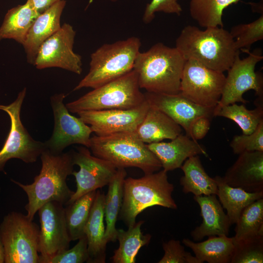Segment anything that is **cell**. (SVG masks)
I'll return each instance as SVG.
<instances>
[{
    "label": "cell",
    "mask_w": 263,
    "mask_h": 263,
    "mask_svg": "<svg viewBox=\"0 0 263 263\" xmlns=\"http://www.w3.org/2000/svg\"><path fill=\"white\" fill-rule=\"evenodd\" d=\"M40 157L41 168L32 184L25 185L11 180L27 194L28 203L25 208L31 220L46 203L56 201L66 205L75 192L66 183L67 177L74 171L72 152L56 154L46 149Z\"/></svg>",
    "instance_id": "1"
},
{
    "label": "cell",
    "mask_w": 263,
    "mask_h": 263,
    "mask_svg": "<svg viewBox=\"0 0 263 263\" xmlns=\"http://www.w3.org/2000/svg\"><path fill=\"white\" fill-rule=\"evenodd\" d=\"M175 47L186 60L194 59L222 73L229 69L240 51L230 32L220 26L201 30L187 25L176 39Z\"/></svg>",
    "instance_id": "2"
},
{
    "label": "cell",
    "mask_w": 263,
    "mask_h": 263,
    "mask_svg": "<svg viewBox=\"0 0 263 263\" xmlns=\"http://www.w3.org/2000/svg\"><path fill=\"white\" fill-rule=\"evenodd\" d=\"M186 59L176 47L159 42L139 52L133 70L140 89L147 92L175 94L180 93Z\"/></svg>",
    "instance_id": "3"
},
{
    "label": "cell",
    "mask_w": 263,
    "mask_h": 263,
    "mask_svg": "<svg viewBox=\"0 0 263 263\" xmlns=\"http://www.w3.org/2000/svg\"><path fill=\"white\" fill-rule=\"evenodd\" d=\"M167 172L163 169L145 174L141 178L125 179L118 218L128 227L133 226L137 215L148 207L158 206L174 209L177 208L172 197L174 186L169 181Z\"/></svg>",
    "instance_id": "4"
},
{
    "label": "cell",
    "mask_w": 263,
    "mask_h": 263,
    "mask_svg": "<svg viewBox=\"0 0 263 263\" xmlns=\"http://www.w3.org/2000/svg\"><path fill=\"white\" fill-rule=\"evenodd\" d=\"M93 155L112 163L117 169L135 167L145 174L159 171L162 165L147 145L133 132H121L90 138Z\"/></svg>",
    "instance_id": "5"
},
{
    "label": "cell",
    "mask_w": 263,
    "mask_h": 263,
    "mask_svg": "<svg viewBox=\"0 0 263 263\" xmlns=\"http://www.w3.org/2000/svg\"><path fill=\"white\" fill-rule=\"evenodd\" d=\"M141 45L135 37L102 45L91 54L89 71L74 91L95 89L132 71Z\"/></svg>",
    "instance_id": "6"
},
{
    "label": "cell",
    "mask_w": 263,
    "mask_h": 263,
    "mask_svg": "<svg viewBox=\"0 0 263 263\" xmlns=\"http://www.w3.org/2000/svg\"><path fill=\"white\" fill-rule=\"evenodd\" d=\"M145 101L137 74L133 69L121 77L93 89L66 106L69 112L77 113L89 111L133 109Z\"/></svg>",
    "instance_id": "7"
},
{
    "label": "cell",
    "mask_w": 263,
    "mask_h": 263,
    "mask_svg": "<svg viewBox=\"0 0 263 263\" xmlns=\"http://www.w3.org/2000/svg\"><path fill=\"white\" fill-rule=\"evenodd\" d=\"M39 227L27 215L12 211L0 224L5 263H39Z\"/></svg>",
    "instance_id": "8"
},
{
    "label": "cell",
    "mask_w": 263,
    "mask_h": 263,
    "mask_svg": "<svg viewBox=\"0 0 263 263\" xmlns=\"http://www.w3.org/2000/svg\"><path fill=\"white\" fill-rule=\"evenodd\" d=\"M26 94L24 88L12 103L0 105V110L8 114L11 121L10 130L0 150V171H3L5 164L11 159H19L28 164L34 163L47 149L45 143L34 139L21 122L20 112Z\"/></svg>",
    "instance_id": "9"
},
{
    "label": "cell",
    "mask_w": 263,
    "mask_h": 263,
    "mask_svg": "<svg viewBox=\"0 0 263 263\" xmlns=\"http://www.w3.org/2000/svg\"><path fill=\"white\" fill-rule=\"evenodd\" d=\"M248 56L240 57V51L227 71V75L221 99L215 108L247 101L243 98L244 94L249 90H254L258 97L263 96V77L261 73L255 71L256 65L263 59L262 49L257 48L252 52L243 50Z\"/></svg>",
    "instance_id": "10"
},
{
    "label": "cell",
    "mask_w": 263,
    "mask_h": 263,
    "mask_svg": "<svg viewBox=\"0 0 263 263\" xmlns=\"http://www.w3.org/2000/svg\"><path fill=\"white\" fill-rule=\"evenodd\" d=\"M225 81L224 73L209 69L194 59H187L179 93L198 105L214 108L221 99Z\"/></svg>",
    "instance_id": "11"
},
{
    "label": "cell",
    "mask_w": 263,
    "mask_h": 263,
    "mask_svg": "<svg viewBox=\"0 0 263 263\" xmlns=\"http://www.w3.org/2000/svg\"><path fill=\"white\" fill-rule=\"evenodd\" d=\"M64 94H56L51 97L54 116V128L51 138L46 141L47 149L58 154L68 146L80 144L90 148L91 128L79 117L71 114L63 103Z\"/></svg>",
    "instance_id": "12"
},
{
    "label": "cell",
    "mask_w": 263,
    "mask_h": 263,
    "mask_svg": "<svg viewBox=\"0 0 263 263\" xmlns=\"http://www.w3.org/2000/svg\"><path fill=\"white\" fill-rule=\"evenodd\" d=\"M75 31L64 23L40 46L34 65L38 69L57 67L80 75L81 56L73 51Z\"/></svg>",
    "instance_id": "13"
},
{
    "label": "cell",
    "mask_w": 263,
    "mask_h": 263,
    "mask_svg": "<svg viewBox=\"0 0 263 263\" xmlns=\"http://www.w3.org/2000/svg\"><path fill=\"white\" fill-rule=\"evenodd\" d=\"M64 205L50 201L38 210L40 228L38 253L39 263H47L57 253L69 249L70 239Z\"/></svg>",
    "instance_id": "14"
},
{
    "label": "cell",
    "mask_w": 263,
    "mask_h": 263,
    "mask_svg": "<svg viewBox=\"0 0 263 263\" xmlns=\"http://www.w3.org/2000/svg\"><path fill=\"white\" fill-rule=\"evenodd\" d=\"M72 156L74 165H77L79 170H74L72 174L75 179L76 189L66 205L87 193L108 185L117 171V168L112 163L92 155L85 147L72 152Z\"/></svg>",
    "instance_id": "15"
},
{
    "label": "cell",
    "mask_w": 263,
    "mask_h": 263,
    "mask_svg": "<svg viewBox=\"0 0 263 263\" xmlns=\"http://www.w3.org/2000/svg\"><path fill=\"white\" fill-rule=\"evenodd\" d=\"M149 106L146 100L133 109L83 111L77 114L96 135L104 136L117 132H134Z\"/></svg>",
    "instance_id": "16"
},
{
    "label": "cell",
    "mask_w": 263,
    "mask_h": 263,
    "mask_svg": "<svg viewBox=\"0 0 263 263\" xmlns=\"http://www.w3.org/2000/svg\"><path fill=\"white\" fill-rule=\"evenodd\" d=\"M149 104L167 114L185 131L190 137V127L197 118L214 117L213 108L198 105L183 96L180 93L175 94H164L146 92L144 93Z\"/></svg>",
    "instance_id": "17"
},
{
    "label": "cell",
    "mask_w": 263,
    "mask_h": 263,
    "mask_svg": "<svg viewBox=\"0 0 263 263\" xmlns=\"http://www.w3.org/2000/svg\"><path fill=\"white\" fill-rule=\"evenodd\" d=\"M223 177L230 186L249 192L263 191V151L239 154Z\"/></svg>",
    "instance_id": "18"
},
{
    "label": "cell",
    "mask_w": 263,
    "mask_h": 263,
    "mask_svg": "<svg viewBox=\"0 0 263 263\" xmlns=\"http://www.w3.org/2000/svg\"><path fill=\"white\" fill-rule=\"evenodd\" d=\"M157 157L166 171L180 168L188 158L200 154L208 157L205 149L197 141L182 133L170 142H158L147 144Z\"/></svg>",
    "instance_id": "19"
},
{
    "label": "cell",
    "mask_w": 263,
    "mask_h": 263,
    "mask_svg": "<svg viewBox=\"0 0 263 263\" xmlns=\"http://www.w3.org/2000/svg\"><path fill=\"white\" fill-rule=\"evenodd\" d=\"M193 199L200 207L203 219L201 224L190 233L193 240L199 242L206 236H227L231 225L216 195L194 196Z\"/></svg>",
    "instance_id": "20"
},
{
    "label": "cell",
    "mask_w": 263,
    "mask_h": 263,
    "mask_svg": "<svg viewBox=\"0 0 263 263\" xmlns=\"http://www.w3.org/2000/svg\"><path fill=\"white\" fill-rule=\"evenodd\" d=\"M65 5V0H59L40 14L33 22L22 45L29 63L34 65L41 45L60 28Z\"/></svg>",
    "instance_id": "21"
},
{
    "label": "cell",
    "mask_w": 263,
    "mask_h": 263,
    "mask_svg": "<svg viewBox=\"0 0 263 263\" xmlns=\"http://www.w3.org/2000/svg\"><path fill=\"white\" fill-rule=\"evenodd\" d=\"M105 195L96 190L95 198L84 228L89 257L87 263H105L107 243L105 238L104 207Z\"/></svg>",
    "instance_id": "22"
},
{
    "label": "cell",
    "mask_w": 263,
    "mask_h": 263,
    "mask_svg": "<svg viewBox=\"0 0 263 263\" xmlns=\"http://www.w3.org/2000/svg\"><path fill=\"white\" fill-rule=\"evenodd\" d=\"M182 131V127L167 114L150 105L143 120L133 132L139 139L148 144L172 140Z\"/></svg>",
    "instance_id": "23"
},
{
    "label": "cell",
    "mask_w": 263,
    "mask_h": 263,
    "mask_svg": "<svg viewBox=\"0 0 263 263\" xmlns=\"http://www.w3.org/2000/svg\"><path fill=\"white\" fill-rule=\"evenodd\" d=\"M180 168L184 175L181 177L180 183L185 193H192L194 196L217 195L216 181L206 172L199 155L187 159Z\"/></svg>",
    "instance_id": "24"
},
{
    "label": "cell",
    "mask_w": 263,
    "mask_h": 263,
    "mask_svg": "<svg viewBox=\"0 0 263 263\" xmlns=\"http://www.w3.org/2000/svg\"><path fill=\"white\" fill-rule=\"evenodd\" d=\"M183 244L190 248L199 263H230L234 245L233 238L227 236H213L201 242L184 239Z\"/></svg>",
    "instance_id": "25"
},
{
    "label": "cell",
    "mask_w": 263,
    "mask_h": 263,
    "mask_svg": "<svg viewBox=\"0 0 263 263\" xmlns=\"http://www.w3.org/2000/svg\"><path fill=\"white\" fill-rule=\"evenodd\" d=\"M39 14L27 1L10 9L0 27V40L13 39L23 45L31 26Z\"/></svg>",
    "instance_id": "26"
},
{
    "label": "cell",
    "mask_w": 263,
    "mask_h": 263,
    "mask_svg": "<svg viewBox=\"0 0 263 263\" xmlns=\"http://www.w3.org/2000/svg\"><path fill=\"white\" fill-rule=\"evenodd\" d=\"M218 191L217 195L223 208L226 209L230 224H235L243 210L255 201L263 198V191L249 192L228 185L220 176L214 178Z\"/></svg>",
    "instance_id": "27"
},
{
    "label": "cell",
    "mask_w": 263,
    "mask_h": 263,
    "mask_svg": "<svg viewBox=\"0 0 263 263\" xmlns=\"http://www.w3.org/2000/svg\"><path fill=\"white\" fill-rule=\"evenodd\" d=\"M126 175L124 168L117 169L115 175L108 184L104 207L106 223L105 238L107 243L117 240L116 223L122 205L123 185Z\"/></svg>",
    "instance_id": "28"
},
{
    "label": "cell",
    "mask_w": 263,
    "mask_h": 263,
    "mask_svg": "<svg viewBox=\"0 0 263 263\" xmlns=\"http://www.w3.org/2000/svg\"><path fill=\"white\" fill-rule=\"evenodd\" d=\"M144 221H140L127 230L117 229L116 239L119 242L118 248L112 257L113 263H135L136 257L140 249L150 242L151 236L144 235L141 225Z\"/></svg>",
    "instance_id": "29"
},
{
    "label": "cell",
    "mask_w": 263,
    "mask_h": 263,
    "mask_svg": "<svg viewBox=\"0 0 263 263\" xmlns=\"http://www.w3.org/2000/svg\"><path fill=\"white\" fill-rule=\"evenodd\" d=\"M244 104L234 103L215 108L214 116H221L231 120L241 128L243 134H250L263 121V100L260 99L257 103L256 108L251 110L247 109Z\"/></svg>",
    "instance_id": "30"
},
{
    "label": "cell",
    "mask_w": 263,
    "mask_h": 263,
    "mask_svg": "<svg viewBox=\"0 0 263 263\" xmlns=\"http://www.w3.org/2000/svg\"><path fill=\"white\" fill-rule=\"evenodd\" d=\"M96 190L87 193L64 207L66 222L71 241L85 235L84 228L94 203Z\"/></svg>",
    "instance_id": "31"
},
{
    "label": "cell",
    "mask_w": 263,
    "mask_h": 263,
    "mask_svg": "<svg viewBox=\"0 0 263 263\" xmlns=\"http://www.w3.org/2000/svg\"><path fill=\"white\" fill-rule=\"evenodd\" d=\"M240 0H190L189 10L191 17L203 28L223 27L224 10Z\"/></svg>",
    "instance_id": "32"
},
{
    "label": "cell",
    "mask_w": 263,
    "mask_h": 263,
    "mask_svg": "<svg viewBox=\"0 0 263 263\" xmlns=\"http://www.w3.org/2000/svg\"><path fill=\"white\" fill-rule=\"evenodd\" d=\"M233 241L260 232H263V198L258 199L247 206L235 223Z\"/></svg>",
    "instance_id": "33"
},
{
    "label": "cell",
    "mask_w": 263,
    "mask_h": 263,
    "mask_svg": "<svg viewBox=\"0 0 263 263\" xmlns=\"http://www.w3.org/2000/svg\"><path fill=\"white\" fill-rule=\"evenodd\" d=\"M233 243L234 252L230 263H263V232L233 241Z\"/></svg>",
    "instance_id": "34"
},
{
    "label": "cell",
    "mask_w": 263,
    "mask_h": 263,
    "mask_svg": "<svg viewBox=\"0 0 263 263\" xmlns=\"http://www.w3.org/2000/svg\"><path fill=\"white\" fill-rule=\"evenodd\" d=\"M229 32L237 50H249L254 43L263 39V14L249 23L233 26Z\"/></svg>",
    "instance_id": "35"
},
{
    "label": "cell",
    "mask_w": 263,
    "mask_h": 263,
    "mask_svg": "<svg viewBox=\"0 0 263 263\" xmlns=\"http://www.w3.org/2000/svg\"><path fill=\"white\" fill-rule=\"evenodd\" d=\"M234 153L244 152L263 151V121L251 133L235 135L230 143Z\"/></svg>",
    "instance_id": "36"
},
{
    "label": "cell",
    "mask_w": 263,
    "mask_h": 263,
    "mask_svg": "<svg viewBox=\"0 0 263 263\" xmlns=\"http://www.w3.org/2000/svg\"><path fill=\"white\" fill-rule=\"evenodd\" d=\"M71 249L64 250L53 257L47 263H83L87 262L89 255L87 237L84 235Z\"/></svg>",
    "instance_id": "37"
},
{
    "label": "cell",
    "mask_w": 263,
    "mask_h": 263,
    "mask_svg": "<svg viewBox=\"0 0 263 263\" xmlns=\"http://www.w3.org/2000/svg\"><path fill=\"white\" fill-rule=\"evenodd\" d=\"M162 246L164 255L158 263H199L195 256L185 251L178 240H170Z\"/></svg>",
    "instance_id": "38"
},
{
    "label": "cell",
    "mask_w": 263,
    "mask_h": 263,
    "mask_svg": "<svg viewBox=\"0 0 263 263\" xmlns=\"http://www.w3.org/2000/svg\"><path fill=\"white\" fill-rule=\"evenodd\" d=\"M158 12L180 16L182 8L177 0H151L146 5L143 16V22H151L155 17V13Z\"/></svg>",
    "instance_id": "39"
},
{
    "label": "cell",
    "mask_w": 263,
    "mask_h": 263,
    "mask_svg": "<svg viewBox=\"0 0 263 263\" xmlns=\"http://www.w3.org/2000/svg\"><path fill=\"white\" fill-rule=\"evenodd\" d=\"M210 120L206 116L196 118L190 127V138L196 141L204 138L210 129Z\"/></svg>",
    "instance_id": "40"
},
{
    "label": "cell",
    "mask_w": 263,
    "mask_h": 263,
    "mask_svg": "<svg viewBox=\"0 0 263 263\" xmlns=\"http://www.w3.org/2000/svg\"><path fill=\"white\" fill-rule=\"evenodd\" d=\"M60 0H27L32 6L41 14Z\"/></svg>",
    "instance_id": "41"
},
{
    "label": "cell",
    "mask_w": 263,
    "mask_h": 263,
    "mask_svg": "<svg viewBox=\"0 0 263 263\" xmlns=\"http://www.w3.org/2000/svg\"><path fill=\"white\" fill-rule=\"evenodd\" d=\"M4 249L3 243L0 236V263H4Z\"/></svg>",
    "instance_id": "42"
},
{
    "label": "cell",
    "mask_w": 263,
    "mask_h": 263,
    "mask_svg": "<svg viewBox=\"0 0 263 263\" xmlns=\"http://www.w3.org/2000/svg\"><path fill=\"white\" fill-rule=\"evenodd\" d=\"M112 2H116L117 0H110Z\"/></svg>",
    "instance_id": "43"
}]
</instances>
